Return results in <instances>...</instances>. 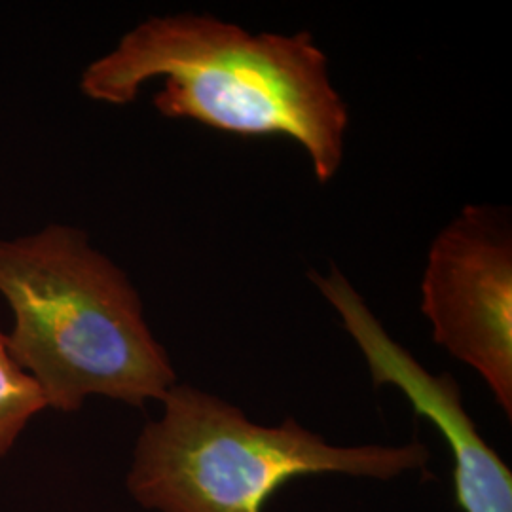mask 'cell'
Listing matches in <instances>:
<instances>
[{"label":"cell","instance_id":"obj_1","mask_svg":"<svg viewBox=\"0 0 512 512\" xmlns=\"http://www.w3.org/2000/svg\"><path fill=\"white\" fill-rule=\"evenodd\" d=\"M152 78L164 80L152 105L165 118L239 137H289L319 184L342 167L348 105L308 31L253 35L207 14L148 18L84 69L80 92L124 107Z\"/></svg>","mask_w":512,"mask_h":512},{"label":"cell","instance_id":"obj_2","mask_svg":"<svg viewBox=\"0 0 512 512\" xmlns=\"http://www.w3.org/2000/svg\"><path fill=\"white\" fill-rule=\"evenodd\" d=\"M0 296L14 319L10 355L48 408L76 412L93 395L162 403L177 384L133 281L76 226L0 238Z\"/></svg>","mask_w":512,"mask_h":512},{"label":"cell","instance_id":"obj_3","mask_svg":"<svg viewBox=\"0 0 512 512\" xmlns=\"http://www.w3.org/2000/svg\"><path fill=\"white\" fill-rule=\"evenodd\" d=\"M162 404V418L148 421L137 439L128 473L129 494L148 511L264 512L268 499L298 476L393 480L431 459L418 440L334 446L294 418L260 425L194 385H173Z\"/></svg>","mask_w":512,"mask_h":512},{"label":"cell","instance_id":"obj_4","mask_svg":"<svg viewBox=\"0 0 512 512\" xmlns=\"http://www.w3.org/2000/svg\"><path fill=\"white\" fill-rule=\"evenodd\" d=\"M433 340L471 366L512 418V230L505 209L465 205L433 239L421 277Z\"/></svg>","mask_w":512,"mask_h":512},{"label":"cell","instance_id":"obj_5","mask_svg":"<svg viewBox=\"0 0 512 512\" xmlns=\"http://www.w3.org/2000/svg\"><path fill=\"white\" fill-rule=\"evenodd\" d=\"M310 277L361 349L374 385L401 389L414 412L431 421L452 448L459 507L465 512H512L511 469L480 437L454 376L431 374L423 368L408 349L389 336L340 270L332 268L327 275L311 272Z\"/></svg>","mask_w":512,"mask_h":512},{"label":"cell","instance_id":"obj_6","mask_svg":"<svg viewBox=\"0 0 512 512\" xmlns=\"http://www.w3.org/2000/svg\"><path fill=\"white\" fill-rule=\"evenodd\" d=\"M46 408L40 387L14 361L6 332L0 330V458L12 450L29 421Z\"/></svg>","mask_w":512,"mask_h":512}]
</instances>
